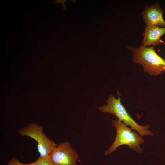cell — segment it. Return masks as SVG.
<instances>
[{
	"label": "cell",
	"instance_id": "ba28073f",
	"mask_svg": "<svg viewBox=\"0 0 165 165\" xmlns=\"http://www.w3.org/2000/svg\"><path fill=\"white\" fill-rule=\"evenodd\" d=\"M31 164L32 165H54L50 155L43 157L40 156L35 162Z\"/></svg>",
	"mask_w": 165,
	"mask_h": 165
},
{
	"label": "cell",
	"instance_id": "9c48e42d",
	"mask_svg": "<svg viewBox=\"0 0 165 165\" xmlns=\"http://www.w3.org/2000/svg\"><path fill=\"white\" fill-rule=\"evenodd\" d=\"M8 165H32L31 163L29 164H26L20 163L19 160L15 157H13L9 162Z\"/></svg>",
	"mask_w": 165,
	"mask_h": 165
},
{
	"label": "cell",
	"instance_id": "52a82bcc",
	"mask_svg": "<svg viewBox=\"0 0 165 165\" xmlns=\"http://www.w3.org/2000/svg\"><path fill=\"white\" fill-rule=\"evenodd\" d=\"M165 34V27L146 26L142 34L143 39L141 45L147 47L150 46H154L164 43L161 38Z\"/></svg>",
	"mask_w": 165,
	"mask_h": 165
},
{
	"label": "cell",
	"instance_id": "5b68a950",
	"mask_svg": "<svg viewBox=\"0 0 165 165\" xmlns=\"http://www.w3.org/2000/svg\"><path fill=\"white\" fill-rule=\"evenodd\" d=\"M54 165H76L79 155L69 142L58 144L50 154Z\"/></svg>",
	"mask_w": 165,
	"mask_h": 165
},
{
	"label": "cell",
	"instance_id": "277c9868",
	"mask_svg": "<svg viewBox=\"0 0 165 165\" xmlns=\"http://www.w3.org/2000/svg\"><path fill=\"white\" fill-rule=\"evenodd\" d=\"M43 130L42 127L40 125L31 123L19 131L22 136L30 137L37 142V149L40 156L42 157L49 155L57 145L46 136Z\"/></svg>",
	"mask_w": 165,
	"mask_h": 165
},
{
	"label": "cell",
	"instance_id": "3957f363",
	"mask_svg": "<svg viewBox=\"0 0 165 165\" xmlns=\"http://www.w3.org/2000/svg\"><path fill=\"white\" fill-rule=\"evenodd\" d=\"M112 125L116 130L115 140L110 147L104 152L105 155L114 152L119 147L127 145L128 148L139 153H142L143 149L140 147L143 144L144 140L137 132L133 131L132 129L118 119L113 120Z\"/></svg>",
	"mask_w": 165,
	"mask_h": 165
},
{
	"label": "cell",
	"instance_id": "8992f818",
	"mask_svg": "<svg viewBox=\"0 0 165 165\" xmlns=\"http://www.w3.org/2000/svg\"><path fill=\"white\" fill-rule=\"evenodd\" d=\"M163 12L160 5L156 3L150 6H146L141 14L146 26L165 27V21L162 17Z\"/></svg>",
	"mask_w": 165,
	"mask_h": 165
},
{
	"label": "cell",
	"instance_id": "6da1fadb",
	"mask_svg": "<svg viewBox=\"0 0 165 165\" xmlns=\"http://www.w3.org/2000/svg\"><path fill=\"white\" fill-rule=\"evenodd\" d=\"M126 46L132 53V61L141 65L144 72L157 75L165 71V60L156 53L154 46L147 47L141 44L138 48Z\"/></svg>",
	"mask_w": 165,
	"mask_h": 165
},
{
	"label": "cell",
	"instance_id": "7a4b0ae2",
	"mask_svg": "<svg viewBox=\"0 0 165 165\" xmlns=\"http://www.w3.org/2000/svg\"><path fill=\"white\" fill-rule=\"evenodd\" d=\"M117 94L118 96L117 99L113 95L109 96L106 101L107 105L100 106L98 109L101 112L114 115L118 119L126 125L129 126L132 129L135 130L141 136L153 135L154 134L148 130L150 127L149 125H140L132 118L121 103L120 92H118Z\"/></svg>",
	"mask_w": 165,
	"mask_h": 165
}]
</instances>
